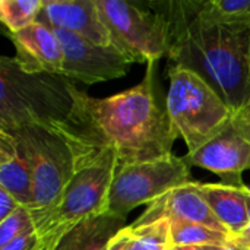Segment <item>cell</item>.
Wrapping results in <instances>:
<instances>
[{"label":"cell","instance_id":"cell-1","mask_svg":"<svg viewBox=\"0 0 250 250\" xmlns=\"http://www.w3.org/2000/svg\"><path fill=\"white\" fill-rule=\"evenodd\" d=\"M154 66L146 63L136 86L107 98L89 97L70 83L72 110L66 120L48 127L64 138L73 164L114 160L123 167L171 155L179 135L166 107L157 103Z\"/></svg>","mask_w":250,"mask_h":250},{"label":"cell","instance_id":"cell-2","mask_svg":"<svg viewBox=\"0 0 250 250\" xmlns=\"http://www.w3.org/2000/svg\"><path fill=\"white\" fill-rule=\"evenodd\" d=\"M168 63L199 75L231 108L250 101V28L196 16L168 38Z\"/></svg>","mask_w":250,"mask_h":250},{"label":"cell","instance_id":"cell-3","mask_svg":"<svg viewBox=\"0 0 250 250\" xmlns=\"http://www.w3.org/2000/svg\"><path fill=\"white\" fill-rule=\"evenodd\" d=\"M70 83L60 75L26 73L13 57H1L0 130L66 120L73 105Z\"/></svg>","mask_w":250,"mask_h":250},{"label":"cell","instance_id":"cell-4","mask_svg":"<svg viewBox=\"0 0 250 250\" xmlns=\"http://www.w3.org/2000/svg\"><path fill=\"white\" fill-rule=\"evenodd\" d=\"M170 86L166 110L188 152H193L215 138L231 120L226 101L196 73L182 66H168Z\"/></svg>","mask_w":250,"mask_h":250},{"label":"cell","instance_id":"cell-5","mask_svg":"<svg viewBox=\"0 0 250 250\" xmlns=\"http://www.w3.org/2000/svg\"><path fill=\"white\" fill-rule=\"evenodd\" d=\"M15 139L32 177L34 205L29 209L34 221L47 214L69 185L75 166L64 138L53 127L41 125L4 130Z\"/></svg>","mask_w":250,"mask_h":250},{"label":"cell","instance_id":"cell-6","mask_svg":"<svg viewBox=\"0 0 250 250\" xmlns=\"http://www.w3.org/2000/svg\"><path fill=\"white\" fill-rule=\"evenodd\" d=\"M73 176L57 204L35 220L41 243H56L82 220L105 212L107 196L119 168L114 160L75 163Z\"/></svg>","mask_w":250,"mask_h":250},{"label":"cell","instance_id":"cell-7","mask_svg":"<svg viewBox=\"0 0 250 250\" xmlns=\"http://www.w3.org/2000/svg\"><path fill=\"white\" fill-rule=\"evenodd\" d=\"M189 183H193L190 166L183 157L173 154L119 167L107 196L105 212L126 218L136 207L149 205L167 192Z\"/></svg>","mask_w":250,"mask_h":250},{"label":"cell","instance_id":"cell-8","mask_svg":"<svg viewBox=\"0 0 250 250\" xmlns=\"http://www.w3.org/2000/svg\"><path fill=\"white\" fill-rule=\"evenodd\" d=\"M148 6V4H146ZM100 16L111 42L132 63L157 62L168 53V38L160 18L139 3L97 0Z\"/></svg>","mask_w":250,"mask_h":250},{"label":"cell","instance_id":"cell-9","mask_svg":"<svg viewBox=\"0 0 250 250\" xmlns=\"http://www.w3.org/2000/svg\"><path fill=\"white\" fill-rule=\"evenodd\" d=\"M51 29L63 48V78L92 85L129 73L132 62L114 45H101L59 28Z\"/></svg>","mask_w":250,"mask_h":250},{"label":"cell","instance_id":"cell-10","mask_svg":"<svg viewBox=\"0 0 250 250\" xmlns=\"http://www.w3.org/2000/svg\"><path fill=\"white\" fill-rule=\"evenodd\" d=\"M183 158L189 166L242 182V173L250 168V130L240 113H234L215 138Z\"/></svg>","mask_w":250,"mask_h":250},{"label":"cell","instance_id":"cell-11","mask_svg":"<svg viewBox=\"0 0 250 250\" xmlns=\"http://www.w3.org/2000/svg\"><path fill=\"white\" fill-rule=\"evenodd\" d=\"M163 218L205 226L211 230L231 236L201 195L199 182H193L167 192L149 204L145 212L133 223V226H145Z\"/></svg>","mask_w":250,"mask_h":250},{"label":"cell","instance_id":"cell-12","mask_svg":"<svg viewBox=\"0 0 250 250\" xmlns=\"http://www.w3.org/2000/svg\"><path fill=\"white\" fill-rule=\"evenodd\" d=\"M37 22L76 34L101 45H113L110 32L100 16L97 0H42Z\"/></svg>","mask_w":250,"mask_h":250},{"label":"cell","instance_id":"cell-13","mask_svg":"<svg viewBox=\"0 0 250 250\" xmlns=\"http://www.w3.org/2000/svg\"><path fill=\"white\" fill-rule=\"evenodd\" d=\"M9 38L16 50L13 59L23 72L62 76L63 48L51 28L34 22L18 32H9Z\"/></svg>","mask_w":250,"mask_h":250},{"label":"cell","instance_id":"cell-14","mask_svg":"<svg viewBox=\"0 0 250 250\" xmlns=\"http://www.w3.org/2000/svg\"><path fill=\"white\" fill-rule=\"evenodd\" d=\"M199 192L233 239L245 233L250 221V189L243 183H201Z\"/></svg>","mask_w":250,"mask_h":250},{"label":"cell","instance_id":"cell-15","mask_svg":"<svg viewBox=\"0 0 250 250\" xmlns=\"http://www.w3.org/2000/svg\"><path fill=\"white\" fill-rule=\"evenodd\" d=\"M127 226L125 217L110 212L91 215L69 229L56 242L53 250H105Z\"/></svg>","mask_w":250,"mask_h":250},{"label":"cell","instance_id":"cell-16","mask_svg":"<svg viewBox=\"0 0 250 250\" xmlns=\"http://www.w3.org/2000/svg\"><path fill=\"white\" fill-rule=\"evenodd\" d=\"M0 188L6 189L21 205L28 209L34 205L32 177L15 139L0 130Z\"/></svg>","mask_w":250,"mask_h":250},{"label":"cell","instance_id":"cell-17","mask_svg":"<svg viewBox=\"0 0 250 250\" xmlns=\"http://www.w3.org/2000/svg\"><path fill=\"white\" fill-rule=\"evenodd\" d=\"M170 231H171V245L173 248H205V246H217L224 245L233 240L231 236L211 230L205 226L186 223L180 220H170Z\"/></svg>","mask_w":250,"mask_h":250},{"label":"cell","instance_id":"cell-18","mask_svg":"<svg viewBox=\"0 0 250 250\" xmlns=\"http://www.w3.org/2000/svg\"><path fill=\"white\" fill-rule=\"evenodd\" d=\"M199 16L233 28H250V0H205Z\"/></svg>","mask_w":250,"mask_h":250},{"label":"cell","instance_id":"cell-19","mask_svg":"<svg viewBox=\"0 0 250 250\" xmlns=\"http://www.w3.org/2000/svg\"><path fill=\"white\" fill-rule=\"evenodd\" d=\"M170 220L163 218L145 226H129L126 250H171Z\"/></svg>","mask_w":250,"mask_h":250},{"label":"cell","instance_id":"cell-20","mask_svg":"<svg viewBox=\"0 0 250 250\" xmlns=\"http://www.w3.org/2000/svg\"><path fill=\"white\" fill-rule=\"evenodd\" d=\"M41 7L42 0H0V19L9 32H18L37 22Z\"/></svg>","mask_w":250,"mask_h":250},{"label":"cell","instance_id":"cell-21","mask_svg":"<svg viewBox=\"0 0 250 250\" xmlns=\"http://www.w3.org/2000/svg\"><path fill=\"white\" fill-rule=\"evenodd\" d=\"M31 231H37L32 214L26 207L19 205L13 214L0 221V248Z\"/></svg>","mask_w":250,"mask_h":250},{"label":"cell","instance_id":"cell-22","mask_svg":"<svg viewBox=\"0 0 250 250\" xmlns=\"http://www.w3.org/2000/svg\"><path fill=\"white\" fill-rule=\"evenodd\" d=\"M21 204L3 188H0V221L6 220Z\"/></svg>","mask_w":250,"mask_h":250},{"label":"cell","instance_id":"cell-23","mask_svg":"<svg viewBox=\"0 0 250 250\" xmlns=\"http://www.w3.org/2000/svg\"><path fill=\"white\" fill-rule=\"evenodd\" d=\"M127 242H129V226L122 230L107 246L105 250H126L127 248Z\"/></svg>","mask_w":250,"mask_h":250},{"label":"cell","instance_id":"cell-24","mask_svg":"<svg viewBox=\"0 0 250 250\" xmlns=\"http://www.w3.org/2000/svg\"><path fill=\"white\" fill-rule=\"evenodd\" d=\"M204 250H248L236 240H230L224 245H217V246H205Z\"/></svg>","mask_w":250,"mask_h":250},{"label":"cell","instance_id":"cell-25","mask_svg":"<svg viewBox=\"0 0 250 250\" xmlns=\"http://www.w3.org/2000/svg\"><path fill=\"white\" fill-rule=\"evenodd\" d=\"M233 240H236L237 243H240V245L245 246L246 249H250V221L248 229L245 230V233H243L242 236H239L237 239H233Z\"/></svg>","mask_w":250,"mask_h":250},{"label":"cell","instance_id":"cell-26","mask_svg":"<svg viewBox=\"0 0 250 250\" xmlns=\"http://www.w3.org/2000/svg\"><path fill=\"white\" fill-rule=\"evenodd\" d=\"M239 113H240V116L243 117V120L246 122V125H248V127H249L250 130V101L248 103V105H246L243 110H240Z\"/></svg>","mask_w":250,"mask_h":250},{"label":"cell","instance_id":"cell-27","mask_svg":"<svg viewBox=\"0 0 250 250\" xmlns=\"http://www.w3.org/2000/svg\"><path fill=\"white\" fill-rule=\"evenodd\" d=\"M40 243H41V242H40ZM54 245H56V243H41L38 250H53Z\"/></svg>","mask_w":250,"mask_h":250},{"label":"cell","instance_id":"cell-28","mask_svg":"<svg viewBox=\"0 0 250 250\" xmlns=\"http://www.w3.org/2000/svg\"><path fill=\"white\" fill-rule=\"evenodd\" d=\"M171 250H204V248H193V246H185V248H171Z\"/></svg>","mask_w":250,"mask_h":250}]
</instances>
